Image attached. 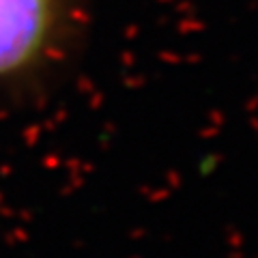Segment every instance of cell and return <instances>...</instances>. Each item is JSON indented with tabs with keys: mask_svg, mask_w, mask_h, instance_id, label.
I'll use <instances>...</instances> for the list:
<instances>
[{
	"mask_svg": "<svg viewBox=\"0 0 258 258\" xmlns=\"http://www.w3.org/2000/svg\"><path fill=\"white\" fill-rule=\"evenodd\" d=\"M58 0H0V76L20 71L50 43Z\"/></svg>",
	"mask_w": 258,
	"mask_h": 258,
	"instance_id": "obj_1",
	"label": "cell"
}]
</instances>
